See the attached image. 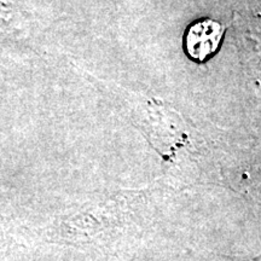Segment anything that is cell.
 Here are the masks:
<instances>
[{
  "mask_svg": "<svg viewBox=\"0 0 261 261\" xmlns=\"http://www.w3.org/2000/svg\"><path fill=\"white\" fill-rule=\"evenodd\" d=\"M225 27L211 18H202L192 23L185 34L187 55L195 62H204L213 56L220 46Z\"/></svg>",
  "mask_w": 261,
  "mask_h": 261,
  "instance_id": "obj_1",
  "label": "cell"
}]
</instances>
